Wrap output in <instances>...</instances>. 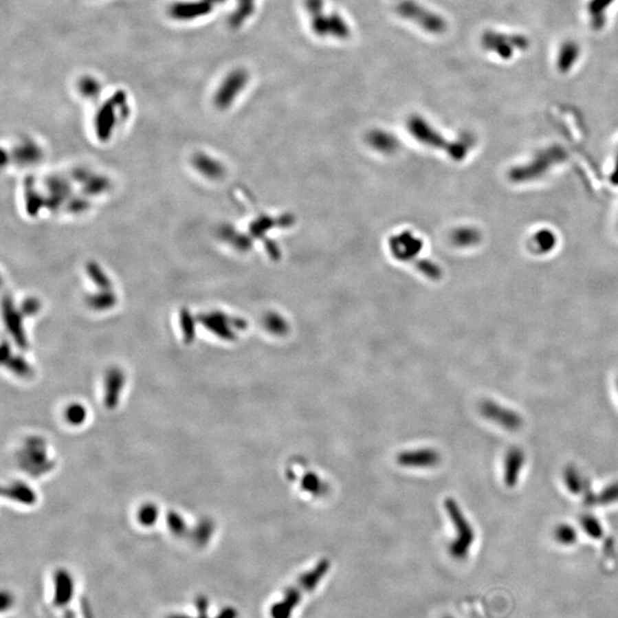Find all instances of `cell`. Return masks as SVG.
<instances>
[{"label": "cell", "instance_id": "17", "mask_svg": "<svg viewBox=\"0 0 618 618\" xmlns=\"http://www.w3.org/2000/svg\"><path fill=\"white\" fill-rule=\"evenodd\" d=\"M158 509L153 504L144 505L139 512V521L144 526L151 527L154 525L158 519Z\"/></svg>", "mask_w": 618, "mask_h": 618}, {"label": "cell", "instance_id": "2", "mask_svg": "<svg viewBox=\"0 0 618 618\" xmlns=\"http://www.w3.org/2000/svg\"><path fill=\"white\" fill-rule=\"evenodd\" d=\"M482 47L494 53L502 60H511L516 51L525 52L530 47V41L521 34H503L498 31L488 30L482 34Z\"/></svg>", "mask_w": 618, "mask_h": 618}, {"label": "cell", "instance_id": "24", "mask_svg": "<svg viewBox=\"0 0 618 618\" xmlns=\"http://www.w3.org/2000/svg\"><path fill=\"white\" fill-rule=\"evenodd\" d=\"M168 618H192L190 616L187 615H180V614H175V615H171Z\"/></svg>", "mask_w": 618, "mask_h": 618}, {"label": "cell", "instance_id": "3", "mask_svg": "<svg viewBox=\"0 0 618 618\" xmlns=\"http://www.w3.org/2000/svg\"><path fill=\"white\" fill-rule=\"evenodd\" d=\"M308 13L311 14V27L318 36H333L335 38H347L349 27L338 14L325 15L323 13V0H307Z\"/></svg>", "mask_w": 618, "mask_h": 618}, {"label": "cell", "instance_id": "13", "mask_svg": "<svg viewBox=\"0 0 618 618\" xmlns=\"http://www.w3.org/2000/svg\"><path fill=\"white\" fill-rule=\"evenodd\" d=\"M3 495L24 504H32L36 500V495L32 489L21 482H16L10 485L8 488L3 489Z\"/></svg>", "mask_w": 618, "mask_h": 618}, {"label": "cell", "instance_id": "11", "mask_svg": "<svg viewBox=\"0 0 618 618\" xmlns=\"http://www.w3.org/2000/svg\"><path fill=\"white\" fill-rule=\"evenodd\" d=\"M615 0H590L588 3V14L592 29L600 31L607 23V14Z\"/></svg>", "mask_w": 618, "mask_h": 618}, {"label": "cell", "instance_id": "15", "mask_svg": "<svg viewBox=\"0 0 618 618\" xmlns=\"http://www.w3.org/2000/svg\"><path fill=\"white\" fill-rule=\"evenodd\" d=\"M523 463V454L518 450H514L509 454L507 457V468H506V481L509 485L514 483L518 478V473L520 471V466Z\"/></svg>", "mask_w": 618, "mask_h": 618}, {"label": "cell", "instance_id": "18", "mask_svg": "<svg viewBox=\"0 0 618 618\" xmlns=\"http://www.w3.org/2000/svg\"><path fill=\"white\" fill-rule=\"evenodd\" d=\"M67 419L72 425H80L84 423L87 416V411L80 404H72L67 410Z\"/></svg>", "mask_w": 618, "mask_h": 618}, {"label": "cell", "instance_id": "25", "mask_svg": "<svg viewBox=\"0 0 618 618\" xmlns=\"http://www.w3.org/2000/svg\"><path fill=\"white\" fill-rule=\"evenodd\" d=\"M444 618H454V617H451V616H447V617H444Z\"/></svg>", "mask_w": 618, "mask_h": 618}, {"label": "cell", "instance_id": "6", "mask_svg": "<svg viewBox=\"0 0 618 618\" xmlns=\"http://www.w3.org/2000/svg\"><path fill=\"white\" fill-rule=\"evenodd\" d=\"M247 72L243 69H236L234 71L230 72L225 80L222 82V85L219 87L217 96H215V102L219 107H227L232 102V100L235 99V96L239 94L247 82Z\"/></svg>", "mask_w": 618, "mask_h": 618}, {"label": "cell", "instance_id": "21", "mask_svg": "<svg viewBox=\"0 0 618 618\" xmlns=\"http://www.w3.org/2000/svg\"><path fill=\"white\" fill-rule=\"evenodd\" d=\"M98 89H99V84L93 78L82 79L80 82V91L89 96H92L94 93L98 92Z\"/></svg>", "mask_w": 618, "mask_h": 618}, {"label": "cell", "instance_id": "7", "mask_svg": "<svg viewBox=\"0 0 618 618\" xmlns=\"http://www.w3.org/2000/svg\"><path fill=\"white\" fill-rule=\"evenodd\" d=\"M75 595V582L65 569H60L54 575V605L65 607Z\"/></svg>", "mask_w": 618, "mask_h": 618}, {"label": "cell", "instance_id": "10", "mask_svg": "<svg viewBox=\"0 0 618 618\" xmlns=\"http://www.w3.org/2000/svg\"><path fill=\"white\" fill-rule=\"evenodd\" d=\"M24 449V466H27V470L30 466H41L46 471L44 466L47 465V454L45 450L44 441L41 439H31L27 441Z\"/></svg>", "mask_w": 618, "mask_h": 618}, {"label": "cell", "instance_id": "22", "mask_svg": "<svg viewBox=\"0 0 618 618\" xmlns=\"http://www.w3.org/2000/svg\"><path fill=\"white\" fill-rule=\"evenodd\" d=\"M239 617V613L236 612L235 608H232V607H227V608L223 609L220 614L215 618H237Z\"/></svg>", "mask_w": 618, "mask_h": 618}, {"label": "cell", "instance_id": "20", "mask_svg": "<svg viewBox=\"0 0 618 618\" xmlns=\"http://www.w3.org/2000/svg\"><path fill=\"white\" fill-rule=\"evenodd\" d=\"M168 526L173 533L181 535L186 531V523L181 516L177 512H171L168 514Z\"/></svg>", "mask_w": 618, "mask_h": 618}, {"label": "cell", "instance_id": "23", "mask_svg": "<svg viewBox=\"0 0 618 618\" xmlns=\"http://www.w3.org/2000/svg\"><path fill=\"white\" fill-rule=\"evenodd\" d=\"M12 604H13L12 595H8L6 592H3V595H1V609H3V612H5L7 608H10Z\"/></svg>", "mask_w": 618, "mask_h": 618}, {"label": "cell", "instance_id": "5", "mask_svg": "<svg viewBox=\"0 0 618 618\" xmlns=\"http://www.w3.org/2000/svg\"><path fill=\"white\" fill-rule=\"evenodd\" d=\"M225 0H190V1H177L168 8L170 16L175 21L197 20L199 17L208 16L214 10L215 7L225 3Z\"/></svg>", "mask_w": 618, "mask_h": 618}, {"label": "cell", "instance_id": "9", "mask_svg": "<svg viewBox=\"0 0 618 618\" xmlns=\"http://www.w3.org/2000/svg\"><path fill=\"white\" fill-rule=\"evenodd\" d=\"M124 384H125V376L123 371L120 369H111L106 379V397L104 402L106 406L110 409H113L118 404L120 393L123 390Z\"/></svg>", "mask_w": 618, "mask_h": 618}, {"label": "cell", "instance_id": "8", "mask_svg": "<svg viewBox=\"0 0 618 618\" xmlns=\"http://www.w3.org/2000/svg\"><path fill=\"white\" fill-rule=\"evenodd\" d=\"M581 58V46L573 39L561 44L557 56V68L561 74L571 71Z\"/></svg>", "mask_w": 618, "mask_h": 618}, {"label": "cell", "instance_id": "12", "mask_svg": "<svg viewBox=\"0 0 618 618\" xmlns=\"http://www.w3.org/2000/svg\"><path fill=\"white\" fill-rule=\"evenodd\" d=\"M483 412L489 418L496 420V423H500L502 426L507 427V428H516L521 423L519 417L516 416V413L494 406V404H485L483 407Z\"/></svg>", "mask_w": 618, "mask_h": 618}, {"label": "cell", "instance_id": "1", "mask_svg": "<svg viewBox=\"0 0 618 618\" xmlns=\"http://www.w3.org/2000/svg\"><path fill=\"white\" fill-rule=\"evenodd\" d=\"M330 562L322 560L313 569L301 575L294 585H291L280 602H275L270 607L269 615L272 618H291L294 610L300 605L301 600L307 593L314 591L318 584L323 581L325 575L330 571Z\"/></svg>", "mask_w": 618, "mask_h": 618}, {"label": "cell", "instance_id": "14", "mask_svg": "<svg viewBox=\"0 0 618 618\" xmlns=\"http://www.w3.org/2000/svg\"><path fill=\"white\" fill-rule=\"evenodd\" d=\"M254 0H237V6L229 17V24L232 27H241L254 12Z\"/></svg>", "mask_w": 618, "mask_h": 618}, {"label": "cell", "instance_id": "19", "mask_svg": "<svg viewBox=\"0 0 618 618\" xmlns=\"http://www.w3.org/2000/svg\"><path fill=\"white\" fill-rule=\"evenodd\" d=\"M582 526L584 528L585 533L592 538H600L602 536V529L598 521L592 518H585L582 522Z\"/></svg>", "mask_w": 618, "mask_h": 618}, {"label": "cell", "instance_id": "4", "mask_svg": "<svg viewBox=\"0 0 618 618\" xmlns=\"http://www.w3.org/2000/svg\"><path fill=\"white\" fill-rule=\"evenodd\" d=\"M397 12L432 34H442L447 30V23L442 17L415 1H401L397 6Z\"/></svg>", "mask_w": 618, "mask_h": 618}, {"label": "cell", "instance_id": "16", "mask_svg": "<svg viewBox=\"0 0 618 618\" xmlns=\"http://www.w3.org/2000/svg\"><path fill=\"white\" fill-rule=\"evenodd\" d=\"M554 536H555V540L559 543L562 544V545H571V544H574L576 542L577 533L575 531L574 528H571V526L562 525V526L558 527L557 529H555Z\"/></svg>", "mask_w": 618, "mask_h": 618}]
</instances>
